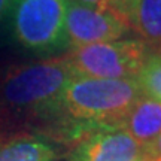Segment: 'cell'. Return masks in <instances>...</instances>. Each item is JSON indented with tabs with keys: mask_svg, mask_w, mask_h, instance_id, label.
Returning <instances> with one entry per match:
<instances>
[{
	"mask_svg": "<svg viewBox=\"0 0 161 161\" xmlns=\"http://www.w3.org/2000/svg\"><path fill=\"white\" fill-rule=\"evenodd\" d=\"M73 76L66 55L9 66L0 82V128L63 114V94Z\"/></svg>",
	"mask_w": 161,
	"mask_h": 161,
	"instance_id": "1",
	"label": "cell"
},
{
	"mask_svg": "<svg viewBox=\"0 0 161 161\" xmlns=\"http://www.w3.org/2000/svg\"><path fill=\"white\" fill-rule=\"evenodd\" d=\"M143 96L137 79H98L73 76L63 94V114L76 121L119 128Z\"/></svg>",
	"mask_w": 161,
	"mask_h": 161,
	"instance_id": "2",
	"label": "cell"
},
{
	"mask_svg": "<svg viewBox=\"0 0 161 161\" xmlns=\"http://www.w3.org/2000/svg\"><path fill=\"white\" fill-rule=\"evenodd\" d=\"M67 5L69 0H14L6 18L11 37L21 49L37 57L67 49Z\"/></svg>",
	"mask_w": 161,
	"mask_h": 161,
	"instance_id": "3",
	"label": "cell"
},
{
	"mask_svg": "<svg viewBox=\"0 0 161 161\" xmlns=\"http://www.w3.org/2000/svg\"><path fill=\"white\" fill-rule=\"evenodd\" d=\"M140 39H118L79 46L66 54L75 76L98 79H134L149 57Z\"/></svg>",
	"mask_w": 161,
	"mask_h": 161,
	"instance_id": "4",
	"label": "cell"
},
{
	"mask_svg": "<svg viewBox=\"0 0 161 161\" xmlns=\"http://www.w3.org/2000/svg\"><path fill=\"white\" fill-rule=\"evenodd\" d=\"M131 25L114 9H100L70 2L66 14V36L70 49L122 39Z\"/></svg>",
	"mask_w": 161,
	"mask_h": 161,
	"instance_id": "5",
	"label": "cell"
},
{
	"mask_svg": "<svg viewBox=\"0 0 161 161\" xmlns=\"http://www.w3.org/2000/svg\"><path fill=\"white\" fill-rule=\"evenodd\" d=\"M73 161H145V146L122 128H108L82 142Z\"/></svg>",
	"mask_w": 161,
	"mask_h": 161,
	"instance_id": "6",
	"label": "cell"
},
{
	"mask_svg": "<svg viewBox=\"0 0 161 161\" xmlns=\"http://www.w3.org/2000/svg\"><path fill=\"white\" fill-rule=\"evenodd\" d=\"M119 128L140 145H148L161 133V102L142 96L124 118Z\"/></svg>",
	"mask_w": 161,
	"mask_h": 161,
	"instance_id": "7",
	"label": "cell"
},
{
	"mask_svg": "<svg viewBox=\"0 0 161 161\" xmlns=\"http://www.w3.org/2000/svg\"><path fill=\"white\" fill-rule=\"evenodd\" d=\"M55 146L40 136L21 134L0 143V161H55Z\"/></svg>",
	"mask_w": 161,
	"mask_h": 161,
	"instance_id": "8",
	"label": "cell"
},
{
	"mask_svg": "<svg viewBox=\"0 0 161 161\" xmlns=\"http://www.w3.org/2000/svg\"><path fill=\"white\" fill-rule=\"evenodd\" d=\"M130 24L148 46L161 48V0H139Z\"/></svg>",
	"mask_w": 161,
	"mask_h": 161,
	"instance_id": "9",
	"label": "cell"
},
{
	"mask_svg": "<svg viewBox=\"0 0 161 161\" xmlns=\"http://www.w3.org/2000/svg\"><path fill=\"white\" fill-rule=\"evenodd\" d=\"M136 79L145 96L161 102V51L149 54Z\"/></svg>",
	"mask_w": 161,
	"mask_h": 161,
	"instance_id": "10",
	"label": "cell"
},
{
	"mask_svg": "<svg viewBox=\"0 0 161 161\" xmlns=\"http://www.w3.org/2000/svg\"><path fill=\"white\" fill-rule=\"evenodd\" d=\"M109 2H110L112 9L115 12H118L121 17H124L127 21L130 23L133 12H134V8H136L139 0H109ZM130 25H131V24H130Z\"/></svg>",
	"mask_w": 161,
	"mask_h": 161,
	"instance_id": "11",
	"label": "cell"
},
{
	"mask_svg": "<svg viewBox=\"0 0 161 161\" xmlns=\"http://www.w3.org/2000/svg\"><path fill=\"white\" fill-rule=\"evenodd\" d=\"M145 161H161V133L152 142L145 145Z\"/></svg>",
	"mask_w": 161,
	"mask_h": 161,
	"instance_id": "12",
	"label": "cell"
},
{
	"mask_svg": "<svg viewBox=\"0 0 161 161\" xmlns=\"http://www.w3.org/2000/svg\"><path fill=\"white\" fill-rule=\"evenodd\" d=\"M70 2H75V3L85 6H92V8H100V9H112L109 0H70Z\"/></svg>",
	"mask_w": 161,
	"mask_h": 161,
	"instance_id": "13",
	"label": "cell"
},
{
	"mask_svg": "<svg viewBox=\"0 0 161 161\" xmlns=\"http://www.w3.org/2000/svg\"><path fill=\"white\" fill-rule=\"evenodd\" d=\"M12 5H14V0H0V24L6 21Z\"/></svg>",
	"mask_w": 161,
	"mask_h": 161,
	"instance_id": "14",
	"label": "cell"
},
{
	"mask_svg": "<svg viewBox=\"0 0 161 161\" xmlns=\"http://www.w3.org/2000/svg\"><path fill=\"white\" fill-rule=\"evenodd\" d=\"M0 82H2V73H0Z\"/></svg>",
	"mask_w": 161,
	"mask_h": 161,
	"instance_id": "15",
	"label": "cell"
}]
</instances>
